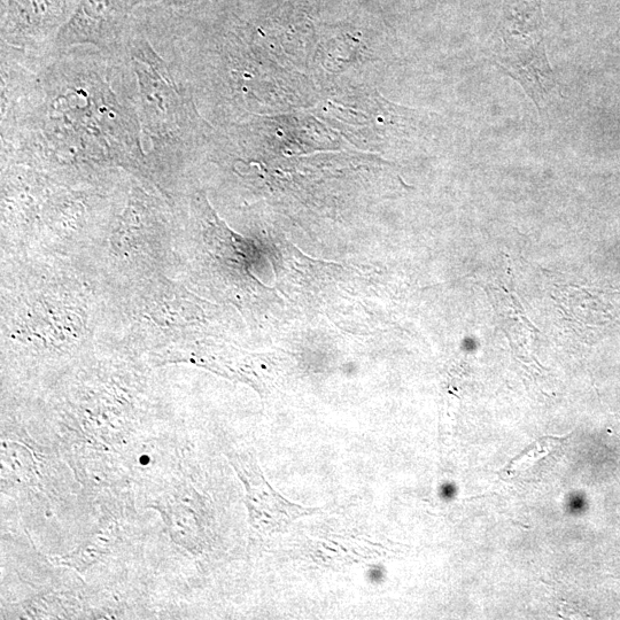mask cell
I'll return each mask as SVG.
<instances>
[{
	"instance_id": "obj_5",
	"label": "cell",
	"mask_w": 620,
	"mask_h": 620,
	"mask_svg": "<svg viewBox=\"0 0 620 620\" xmlns=\"http://www.w3.org/2000/svg\"><path fill=\"white\" fill-rule=\"evenodd\" d=\"M494 59L522 85L538 107L548 102L556 79L540 37H505L502 48L494 52Z\"/></svg>"
},
{
	"instance_id": "obj_3",
	"label": "cell",
	"mask_w": 620,
	"mask_h": 620,
	"mask_svg": "<svg viewBox=\"0 0 620 620\" xmlns=\"http://www.w3.org/2000/svg\"><path fill=\"white\" fill-rule=\"evenodd\" d=\"M81 0H2L0 48L48 57Z\"/></svg>"
},
{
	"instance_id": "obj_4",
	"label": "cell",
	"mask_w": 620,
	"mask_h": 620,
	"mask_svg": "<svg viewBox=\"0 0 620 620\" xmlns=\"http://www.w3.org/2000/svg\"><path fill=\"white\" fill-rule=\"evenodd\" d=\"M161 0H81L71 20L61 29L54 51L79 45L119 51L135 13Z\"/></svg>"
},
{
	"instance_id": "obj_2",
	"label": "cell",
	"mask_w": 620,
	"mask_h": 620,
	"mask_svg": "<svg viewBox=\"0 0 620 620\" xmlns=\"http://www.w3.org/2000/svg\"><path fill=\"white\" fill-rule=\"evenodd\" d=\"M121 49L136 79L149 166L161 174L181 172L207 143V135L172 42L142 7L131 20Z\"/></svg>"
},
{
	"instance_id": "obj_1",
	"label": "cell",
	"mask_w": 620,
	"mask_h": 620,
	"mask_svg": "<svg viewBox=\"0 0 620 620\" xmlns=\"http://www.w3.org/2000/svg\"><path fill=\"white\" fill-rule=\"evenodd\" d=\"M5 164L147 173L133 69L121 51L91 45L49 57L0 52Z\"/></svg>"
}]
</instances>
